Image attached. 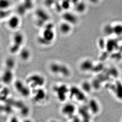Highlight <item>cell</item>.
<instances>
[{
  "mask_svg": "<svg viewBox=\"0 0 122 122\" xmlns=\"http://www.w3.org/2000/svg\"><path fill=\"white\" fill-rule=\"evenodd\" d=\"M46 80L44 76L38 74H34L28 76L25 83L31 90L43 88L45 85Z\"/></svg>",
  "mask_w": 122,
  "mask_h": 122,
  "instance_id": "1",
  "label": "cell"
},
{
  "mask_svg": "<svg viewBox=\"0 0 122 122\" xmlns=\"http://www.w3.org/2000/svg\"><path fill=\"white\" fill-rule=\"evenodd\" d=\"M53 91L58 100L63 102H65L67 98L70 89L65 84L61 83L55 85Z\"/></svg>",
  "mask_w": 122,
  "mask_h": 122,
  "instance_id": "2",
  "label": "cell"
},
{
  "mask_svg": "<svg viewBox=\"0 0 122 122\" xmlns=\"http://www.w3.org/2000/svg\"><path fill=\"white\" fill-rule=\"evenodd\" d=\"M33 100L37 104H41L45 102L48 98L47 92L43 88L32 90Z\"/></svg>",
  "mask_w": 122,
  "mask_h": 122,
  "instance_id": "3",
  "label": "cell"
},
{
  "mask_svg": "<svg viewBox=\"0 0 122 122\" xmlns=\"http://www.w3.org/2000/svg\"><path fill=\"white\" fill-rule=\"evenodd\" d=\"M14 87L19 94L23 97H28L31 94L32 90L26 83L20 80L16 81L14 83Z\"/></svg>",
  "mask_w": 122,
  "mask_h": 122,
  "instance_id": "4",
  "label": "cell"
},
{
  "mask_svg": "<svg viewBox=\"0 0 122 122\" xmlns=\"http://www.w3.org/2000/svg\"><path fill=\"white\" fill-rule=\"evenodd\" d=\"M13 43L10 47V50L12 53H15L20 50L24 41L23 35L20 33H16L14 36Z\"/></svg>",
  "mask_w": 122,
  "mask_h": 122,
  "instance_id": "5",
  "label": "cell"
},
{
  "mask_svg": "<svg viewBox=\"0 0 122 122\" xmlns=\"http://www.w3.org/2000/svg\"><path fill=\"white\" fill-rule=\"evenodd\" d=\"M53 25L49 24L46 25L43 32L42 37L48 42L50 43L54 37V34L53 31Z\"/></svg>",
  "mask_w": 122,
  "mask_h": 122,
  "instance_id": "6",
  "label": "cell"
},
{
  "mask_svg": "<svg viewBox=\"0 0 122 122\" xmlns=\"http://www.w3.org/2000/svg\"><path fill=\"white\" fill-rule=\"evenodd\" d=\"M13 77L12 70L6 68L2 74L1 80L3 83L5 85H9L13 81Z\"/></svg>",
  "mask_w": 122,
  "mask_h": 122,
  "instance_id": "7",
  "label": "cell"
},
{
  "mask_svg": "<svg viewBox=\"0 0 122 122\" xmlns=\"http://www.w3.org/2000/svg\"><path fill=\"white\" fill-rule=\"evenodd\" d=\"M93 62L91 59H85L81 62L79 68L83 72H87L91 70L94 68Z\"/></svg>",
  "mask_w": 122,
  "mask_h": 122,
  "instance_id": "8",
  "label": "cell"
},
{
  "mask_svg": "<svg viewBox=\"0 0 122 122\" xmlns=\"http://www.w3.org/2000/svg\"><path fill=\"white\" fill-rule=\"evenodd\" d=\"M62 16L65 22H67L71 25H74L77 22V17L76 15L72 13L66 12L63 14Z\"/></svg>",
  "mask_w": 122,
  "mask_h": 122,
  "instance_id": "9",
  "label": "cell"
},
{
  "mask_svg": "<svg viewBox=\"0 0 122 122\" xmlns=\"http://www.w3.org/2000/svg\"><path fill=\"white\" fill-rule=\"evenodd\" d=\"M75 107L73 105L68 103L63 106L61 109L62 114L66 116H69L73 114L75 111Z\"/></svg>",
  "mask_w": 122,
  "mask_h": 122,
  "instance_id": "10",
  "label": "cell"
},
{
  "mask_svg": "<svg viewBox=\"0 0 122 122\" xmlns=\"http://www.w3.org/2000/svg\"><path fill=\"white\" fill-rule=\"evenodd\" d=\"M20 23V19L16 16H13L10 17L8 21L9 26L11 28L15 29L18 26Z\"/></svg>",
  "mask_w": 122,
  "mask_h": 122,
  "instance_id": "11",
  "label": "cell"
},
{
  "mask_svg": "<svg viewBox=\"0 0 122 122\" xmlns=\"http://www.w3.org/2000/svg\"><path fill=\"white\" fill-rule=\"evenodd\" d=\"M36 14L38 20L45 22L49 20V16L48 14L42 9H38L36 11Z\"/></svg>",
  "mask_w": 122,
  "mask_h": 122,
  "instance_id": "12",
  "label": "cell"
},
{
  "mask_svg": "<svg viewBox=\"0 0 122 122\" xmlns=\"http://www.w3.org/2000/svg\"><path fill=\"white\" fill-rule=\"evenodd\" d=\"M71 25L66 22H62L60 25V31L63 34H66L70 32L72 29Z\"/></svg>",
  "mask_w": 122,
  "mask_h": 122,
  "instance_id": "13",
  "label": "cell"
},
{
  "mask_svg": "<svg viewBox=\"0 0 122 122\" xmlns=\"http://www.w3.org/2000/svg\"><path fill=\"white\" fill-rule=\"evenodd\" d=\"M75 9L76 11L79 13H83L86 10V6L85 2L82 1H77L75 3Z\"/></svg>",
  "mask_w": 122,
  "mask_h": 122,
  "instance_id": "14",
  "label": "cell"
},
{
  "mask_svg": "<svg viewBox=\"0 0 122 122\" xmlns=\"http://www.w3.org/2000/svg\"><path fill=\"white\" fill-rule=\"evenodd\" d=\"M61 65L56 63H52L50 66V71L54 74L59 75Z\"/></svg>",
  "mask_w": 122,
  "mask_h": 122,
  "instance_id": "15",
  "label": "cell"
},
{
  "mask_svg": "<svg viewBox=\"0 0 122 122\" xmlns=\"http://www.w3.org/2000/svg\"><path fill=\"white\" fill-rule=\"evenodd\" d=\"M71 71L70 69L65 65H61L59 75L65 77H68L70 75Z\"/></svg>",
  "mask_w": 122,
  "mask_h": 122,
  "instance_id": "16",
  "label": "cell"
},
{
  "mask_svg": "<svg viewBox=\"0 0 122 122\" xmlns=\"http://www.w3.org/2000/svg\"><path fill=\"white\" fill-rule=\"evenodd\" d=\"M20 56L22 60H27L30 56V53L27 49H23L20 52Z\"/></svg>",
  "mask_w": 122,
  "mask_h": 122,
  "instance_id": "17",
  "label": "cell"
},
{
  "mask_svg": "<svg viewBox=\"0 0 122 122\" xmlns=\"http://www.w3.org/2000/svg\"><path fill=\"white\" fill-rule=\"evenodd\" d=\"M5 68L12 70L15 65L14 60L11 58H9L5 61Z\"/></svg>",
  "mask_w": 122,
  "mask_h": 122,
  "instance_id": "18",
  "label": "cell"
},
{
  "mask_svg": "<svg viewBox=\"0 0 122 122\" xmlns=\"http://www.w3.org/2000/svg\"><path fill=\"white\" fill-rule=\"evenodd\" d=\"M104 32L107 35H110L114 33V27L110 25H106L104 28Z\"/></svg>",
  "mask_w": 122,
  "mask_h": 122,
  "instance_id": "19",
  "label": "cell"
},
{
  "mask_svg": "<svg viewBox=\"0 0 122 122\" xmlns=\"http://www.w3.org/2000/svg\"><path fill=\"white\" fill-rule=\"evenodd\" d=\"M10 5V2L7 0H1L0 3V5L1 9L2 10H5Z\"/></svg>",
  "mask_w": 122,
  "mask_h": 122,
  "instance_id": "20",
  "label": "cell"
},
{
  "mask_svg": "<svg viewBox=\"0 0 122 122\" xmlns=\"http://www.w3.org/2000/svg\"><path fill=\"white\" fill-rule=\"evenodd\" d=\"M17 12L19 14L22 15L25 13L26 10L23 4L18 5L17 8Z\"/></svg>",
  "mask_w": 122,
  "mask_h": 122,
  "instance_id": "21",
  "label": "cell"
},
{
  "mask_svg": "<svg viewBox=\"0 0 122 122\" xmlns=\"http://www.w3.org/2000/svg\"><path fill=\"white\" fill-rule=\"evenodd\" d=\"M61 4L62 9L67 10L69 9L70 7L71 3L69 1H63Z\"/></svg>",
  "mask_w": 122,
  "mask_h": 122,
  "instance_id": "22",
  "label": "cell"
},
{
  "mask_svg": "<svg viewBox=\"0 0 122 122\" xmlns=\"http://www.w3.org/2000/svg\"><path fill=\"white\" fill-rule=\"evenodd\" d=\"M22 4L25 6L26 10H30L33 8V3L31 1H25Z\"/></svg>",
  "mask_w": 122,
  "mask_h": 122,
  "instance_id": "23",
  "label": "cell"
},
{
  "mask_svg": "<svg viewBox=\"0 0 122 122\" xmlns=\"http://www.w3.org/2000/svg\"><path fill=\"white\" fill-rule=\"evenodd\" d=\"M114 32L118 35L122 34V25H119L114 27Z\"/></svg>",
  "mask_w": 122,
  "mask_h": 122,
  "instance_id": "24",
  "label": "cell"
},
{
  "mask_svg": "<svg viewBox=\"0 0 122 122\" xmlns=\"http://www.w3.org/2000/svg\"><path fill=\"white\" fill-rule=\"evenodd\" d=\"M10 13V11L2 10L0 11V18L1 19L4 18L8 17Z\"/></svg>",
  "mask_w": 122,
  "mask_h": 122,
  "instance_id": "25",
  "label": "cell"
},
{
  "mask_svg": "<svg viewBox=\"0 0 122 122\" xmlns=\"http://www.w3.org/2000/svg\"><path fill=\"white\" fill-rule=\"evenodd\" d=\"M82 87L83 90L87 92L90 91L91 88L90 85L87 82H83L82 85Z\"/></svg>",
  "mask_w": 122,
  "mask_h": 122,
  "instance_id": "26",
  "label": "cell"
},
{
  "mask_svg": "<svg viewBox=\"0 0 122 122\" xmlns=\"http://www.w3.org/2000/svg\"><path fill=\"white\" fill-rule=\"evenodd\" d=\"M8 122H22L19 119V118L16 116H13L9 119Z\"/></svg>",
  "mask_w": 122,
  "mask_h": 122,
  "instance_id": "27",
  "label": "cell"
},
{
  "mask_svg": "<svg viewBox=\"0 0 122 122\" xmlns=\"http://www.w3.org/2000/svg\"><path fill=\"white\" fill-rule=\"evenodd\" d=\"M55 4V8L57 10V11H59V12L61 11L62 9L61 4L58 2H56Z\"/></svg>",
  "mask_w": 122,
  "mask_h": 122,
  "instance_id": "28",
  "label": "cell"
},
{
  "mask_svg": "<svg viewBox=\"0 0 122 122\" xmlns=\"http://www.w3.org/2000/svg\"><path fill=\"white\" fill-rule=\"evenodd\" d=\"M54 1H53L48 0L46 1L45 4L46 5L48 6V7H50L51 5H52L54 3Z\"/></svg>",
  "mask_w": 122,
  "mask_h": 122,
  "instance_id": "29",
  "label": "cell"
},
{
  "mask_svg": "<svg viewBox=\"0 0 122 122\" xmlns=\"http://www.w3.org/2000/svg\"><path fill=\"white\" fill-rule=\"evenodd\" d=\"M22 122H33L32 120L30 119L27 118L23 120Z\"/></svg>",
  "mask_w": 122,
  "mask_h": 122,
  "instance_id": "30",
  "label": "cell"
},
{
  "mask_svg": "<svg viewBox=\"0 0 122 122\" xmlns=\"http://www.w3.org/2000/svg\"><path fill=\"white\" fill-rule=\"evenodd\" d=\"M49 122H58L57 121L55 120H51V121H50Z\"/></svg>",
  "mask_w": 122,
  "mask_h": 122,
  "instance_id": "31",
  "label": "cell"
}]
</instances>
